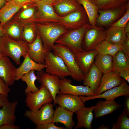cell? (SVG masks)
Segmentation results:
<instances>
[{
	"instance_id": "obj_1",
	"label": "cell",
	"mask_w": 129,
	"mask_h": 129,
	"mask_svg": "<svg viewBox=\"0 0 129 129\" xmlns=\"http://www.w3.org/2000/svg\"><path fill=\"white\" fill-rule=\"evenodd\" d=\"M29 44L23 40H17L5 35L0 38V52L3 56L11 58L17 65L21 64L22 57L28 54Z\"/></svg>"
},
{
	"instance_id": "obj_2",
	"label": "cell",
	"mask_w": 129,
	"mask_h": 129,
	"mask_svg": "<svg viewBox=\"0 0 129 129\" xmlns=\"http://www.w3.org/2000/svg\"><path fill=\"white\" fill-rule=\"evenodd\" d=\"M38 32L45 50L52 51L58 39L68 30L58 23L41 24L36 23Z\"/></svg>"
},
{
	"instance_id": "obj_3",
	"label": "cell",
	"mask_w": 129,
	"mask_h": 129,
	"mask_svg": "<svg viewBox=\"0 0 129 129\" xmlns=\"http://www.w3.org/2000/svg\"><path fill=\"white\" fill-rule=\"evenodd\" d=\"M91 26L88 23L78 28L68 30L60 36L55 43L65 46L73 54L82 50L83 39L86 31Z\"/></svg>"
},
{
	"instance_id": "obj_4",
	"label": "cell",
	"mask_w": 129,
	"mask_h": 129,
	"mask_svg": "<svg viewBox=\"0 0 129 129\" xmlns=\"http://www.w3.org/2000/svg\"><path fill=\"white\" fill-rule=\"evenodd\" d=\"M52 50L54 54L63 60L73 80L78 81H83L85 75L76 63L73 54L69 49L62 45L55 43Z\"/></svg>"
},
{
	"instance_id": "obj_5",
	"label": "cell",
	"mask_w": 129,
	"mask_h": 129,
	"mask_svg": "<svg viewBox=\"0 0 129 129\" xmlns=\"http://www.w3.org/2000/svg\"><path fill=\"white\" fill-rule=\"evenodd\" d=\"M44 64L46 72L61 79L70 76V74L63 60L51 51H47Z\"/></svg>"
},
{
	"instance_id": "obj_6",
	"label": "cell",
	"mask_w": 129,
	"mask_h": 129,
	"mask_svg": "<svg viewBox=\"0 0 129 129\" xmlns=\"http://www.w3.org/2000/svg\"><path fill=\"white\" fill-rule=\"evenodd\" d=\"M26 94V106L32 111L38 110L43 105L53 101L51 93L44 86L40 85L39 90L36 92H30Z\"/></svg>"
},
{
	"instance_id": "obj_7",
	"label": "cell",
	"mask_w": 129,
	"mask_h": 129,
	"mask_svg": "<svg viewBox=\"0 0 129 129\" xmlns=\"http://www.w3.org/2000/svg\"><path fill=\"white\" fill-rule=\"evenodd\" d=\"M58 23L69 30L78 28L89 23L86 13L83 7L79 10L60 16Z\"/></svg>"
},
{
	"instance_id": "obj_8",
	"label": "cell",
	"mask_w": 129,
	"mask_h": 129,
	"mask_svg": "<svg viewBox=\"0 0 129 129\" xmlns=\"http://www.w3.org/2000/svg\"><path fill=\"white\" fill-rule=\"evenodd\" d=\"M54 110L51 103L45 104L36 111L26 110L25 116L36 125L52 122Z\"/></svg>"
},
{
	"instance_id": "obj_9",
	"label": "cell",
	"mask_w": 129,
	"mask_h": 129,
	"mask_svg": "<svg viewBox=\"0 0 129 129\" xmlns=\"http://www.w3.org/2000/svg\"><path fill=\"white\" fill-rule=\"evenodd\" d=\"M35 4L38 11L35 22L41 24L59 22L60 16L56 12L52 5L42 0Z\"/></svg>"
},
{
	"instance_id": "obj_10",
	"label": "cell",
	"mask_w": 129,
	"mask_h": 129,
	"mask_svg": "<svg viewBox=\"0 0 129 129\" xmlns=\"http://www.w3.org/2000/svg\"><path fill=\"white\" fill-rule=\"evenodd\" d=\"M129 3L124 6L114 9L98 10L99 15L96 23L102 27H108L114 23L125 14Z\"/></svg>"
},
{
	"instance_id": "obj_11",
	"label": "cell",
	"mask_w": 129,
	"mask_h": 129,
	"mask_svg": "<svg viewBox=\"0 0 129 129\" xmlns=\"http://www.w3.org/2000/svg\"><path fill=\"white\" fill-rule=\"evenodd\" d=\"M37 80L41 85L44 86L49 91L55 104L56 97L59 94L61 79L57 76L49 74L43 70L38 71Z\"/></svg>"
},
{
	"instance_id": "obj_12",
	"label": "cell",
	"mask_w": 129,
	"mask_h": 129,
	"mask_svg": "<svg viewBox=\"0 0 129 129\" xmlns=\"http://www.w3.org/2000/svg\"><path fill=\"white\" fill-rule=\"evenodd\" d=\"M84 103L80 96L59 94L56 96L55 104L74 113L85 106Z\"/></svg>"
},
{
	"instance_id": "obj_13",
	"label": "cell",
	"mask_w": 129,
	"mask_h": 129,
	"mask_svg": "<svg viewBox=\"0 0 129 129\" xmlns=\"http://www.w3.org/2000/svg\"><path fill=\"white\" fill-rule=\"evenodd\" d=\"M70 79L65 78L61 79L59 94H67L77 96L92 97L96 94L88 86H75Z\"/></svg>"
},
{
	"instance_id": "obj_14",
	"label": "cell",
	"mask_w": 129,
	"mask_h": 129,
	"mask_svg": "<svg viewBox=\"0 0 129 129\" xmlns=\"http://www.w3.org/2000/svg\"><path fill=\"white\" fill-rule=\"evenodd\" d=\"M106 30L103 27L91 26L86 32L84 36L85 50L94 49L99 44L104 40Z\"/></svg>"
},
{
	"instance_id": "obj_15",
	"label": "cell",
	"mask_w": 129,
	"mask_h": 129,
	"mask_svg": "<svg viewBox=\"0 0 129 129\" xmlns=\"http://www.w3.org/2000/svg\"><path fill=\"white\" fill-rule=\"evenodd\" d=\"M129 95V86L125 80L120 85L107 90L102 93L92 97L80 96L85 102L91 100L98 98H103L106 100L115 99L116 98L122 96Z\"/></svg>"
},
{
	"instance_id": "obj_16",
	"label": "cell",
	"mask_w": 129,
	"mask_h": 129,
	"mask_svg": "<svg viewBox=\"0 0 129 129\" xmlns=\"http://www.w3.org/2000/svg\"><path fill=\"white\" fill-rule=\"evenodd\" d=\"M16 68L9 57L2 56L0 60V78L8 87L15 82Z\"/></svg>"
},
{
	"instance_id": "obj_17",
	"label": "cell",
	"mask_w": 129,
	"mask_h": 129,
	"mask_svg": "<svg viewBox=\"0 0 129 129\" xmlns=\"http://www.w3.org/2000/svg\"><path fill=\"white\" fill-rule=\"evenodd\" d=\"M97 54L94 49L90 51L84 49L73 54L76 63L85 76L88 72Z\"/></svg>"
},
{
	"instance_id": "obj_18",
	"label": "cell",
	"mask_w": 129,
	"mask_h": 129,
	"mask_svg": "<svg viewBox=\"0 0 129 129\" xmlns=\"http://www.w3.org/2000/svg\"><path fill=\"white\" fill-rule=\"evenodd\" d=\"M123 81V79L115 71L112 70L104 74L102 76L99 86L96 92V95L120 85Z\"/></svg>"
},
{
	"instance_id": "obj_19",
	"label": "cell",
	"mask_w": 129,
	"mask_h": 129,
	"mask_svg": "<svg viewBox=\"0 0 129 129\" xmlns=\"http://www.w3.org/2000/svg\"><path fill=\"white\" fill-rule=\"evenodd\" d=\"M37 11L35 3H33L21 8L12 18L24 26L35 22Z\"/></svg>"
},
{
	"instance_id": "obj_20",
	"label": "cell",
	"mask_w": 129,
	"mask_h": 129,
	"mask_svg": "<svg viewBox=\"0 0 129 129\" xmlns=\"http://www.w3.org/2000/svg\"><path fill=\"white\" fill-rule=\"evenodd\" d=\"M52 5L56 12L60 16L83 7L77 0H56Z\"/></svg>"
},
{
	"instance_id": "obj_21",
	"label": "cell",
	"mask_w": 129,
	"mask_h": 129,
	"mask_svg": "<svg viewBox=\"0 0 129 129\" xmlns=\"http://www.w3.org/2000/svg\"><path fill=\"white\" fill-rule=\"evenodd\" d=\"M122 104L117 103L115 99L99 100L94 106L93 110L95 119L98 118L105 115L111 114L121 108Z\"/></svg>"
},
{
	"instance_id": "obj_22",
	"label": "cell",
	"mask_w": 129,
	"mask_h": 129,
	"mask_svg": "<svg viewBox=\"0 0 129 129\" xmlns=\"http://www.w3.org/2000/svg\"><path fill=\"white\" fill-rule=\"evenodd\" d=\"M28 46V54L29 57L36 62L44 64L47 51L44 48L38 32L35 40L32 43L29 44Z\"/></svg>"
},
{
	"instance_id": "obj_23",
	"label": "cell",
	"mask_w": 129,
	"mask_h": 129,
	"mask_svg": "<svg viewBox=\"0 0 129 129\" xmlns=\"http://www.w3.org/2000/svg\"><path fill=\"white\" fill-rule=\"evenodd\" d=\"M94 108V106L89 107L84 106L75 113L76 115L77 123L75 129L82 128L92 129L93 118V112Z\"/></svg>"
},
{
	"instance_id": "obj_24",
	"label": "cell",
	"mask_w": 129,
	"mask_h": 129,
	"mask_svg": "<svg viewBox=\"0 0 129 129\" xmlns=\"http://www.w3.org/2000/svg\"><path fill=\"white\" fill-rule=\"evenodd\" d=\"M73 112L66 110L59 106L54 111L52 122L63 124L67 129H72L75 126L73 120Z\"/></svg>"
},
{
	"instance_id": "obj_25",
	"label": "cell",
	"mask_w": 129,
	"mask_h": 129,
	"mask_svg": "<svg viewBox=\"0 0 129 129\" xmlns=\"http://www.w3.org/2000/svg\"><path fill=\"white\" fill-rule=\"evenodd\" d=\"M17 101L9 102L0 108V127L5 124L15 125Z\"/></svg>"
},
{
	"instance_id": "obj_26",
	"label": "cell",
	"mask_w": 129,
	"mask_h": 129,
	"mask_svg": "<svg viewBox=\"0 0 129 129\" xmlns=\"http://www.w3.org/2000/svg\"><path fill=\"white\" fill-rule=\"evenodd\" d=\"M24 58L22 63L16 68V81L21 79L22 76L31 70L39 71L43 70L46 67L45 64L37 63L33 61L29 57L28 54Z\"/></svg>"
},
{
	"instance_id": "obj_27",
	"label": "cell",
	"mask_w": 129,
	"mask_h": 129,
	"mask_svg": "<svg viewBox=\"0 0 129 129\" xmlns=\"http://www.w3.org/2000/svg\"><path fill=\"white\" fill-rule=\"evenodd\" d=\"M23 27L19 22L12 18L2 26L4 35L17 40H23L22 36Z\"/></svg>"
},
{
	"instance_id": "obj_28",
	"label": "cell",
	"mask_w": 129,
	"mask_h": 129,
	"mask_svg": "<svg viewBox=\"0 0 129 129\" xmlns=\"http://www.w3.org/2000/svg\"><path fill=\"white\" fill-rule=\"evenodd\" d=\"M102 74L93 63L83 80L84 85L90 87L95 94L99 86Z\"/></svg>"
},
{
	"instance_id": "obj_29",
	"label": "cell",
	"mask_w": 129,
	"mask_h": 129,
	"mask_svg": "<svg viewBox=\"0 0 129 129\" xmlns=\"http://www.w3.org/2000/svg\"><path fill=\"white\" fill-rule=\"evenodd\" d=\"M126 37L124 28L110 26L106 30L104 40L113 44L121 45Z\"/></svg>"
},
{
	"instance_id": "obj_30",
	"label": "cell",
	"mask_w": 129,
	"mask_h": 129,
	"mask_svg": "<svg viewBox=\"0 0 129 129\" xmlns=\"http://www.w3.org/2000/svg\"><path fill=\"white\" fill-rule=\"evenodd\" d=\"M21 8L12 0L6 3L0 9V22L2 26L11 19Z\"/></svg>"
},
{
	"instance_id": "obj_31",
	"label": "cell",
	"mask_w": 129,
	"mask_h": 129,
	"mask_svg": "<svg viewBox=\"0 0 129 129\" xmlns=\"http://www.w3.org/2000/svg\"><path fill=\"white\" fill-rule=\"evenodd\" d=\"M113 56L108 54H98L95 56L94 63L103 74L113 70Z\"/></svg>"
},
{
	"instance_id": "obj_32",
	"label": "cell",
	"mask_w": 129,
	"mask_h": 129,
	"mask_svg": "<svg viewBox=\"0 0 129 129\" xmlns=\"http://www.w3.org/2000/svg\"><path fill=\"white\" fill-rule=\"evenodd\" d=\"M113 70L118 72L129 69V56L122 50L113 57Z\"/></svg>"
},
{
	"instance_id": "obj_33",
	"label": "cell",
	"mask_w": 129,
	"mask_h": 129,
	"mask_svg": "<svg viewBox=\"0 0 129 129\" xmlns=\"http://www.w3.org/2000/svg\"><path fill=\"white\" fill-rule=\"evenodd\" d=\"M95 5L98 10H104L121 7L129 3V0H88Z\"/></svg>"
},
{
	"instance_id": "obj_34",
	"label": "cell",
	"mask_w": 129,
	"mask_h": 129,
	"mask_svg": "<svg viewBox=\"0 0 129 129\" xmlns=\"http://www.w3.org/2000/svg\"><path fill=\"white\" fill-rule=\"evenodd\" d=\"M84 8L87 16L89 24L92 26H96L98 16L97 7L88 0H77Z\"/></svg>"
},
{
	"instance_id": "obj_35",
	"label": "cell",
	"mask_w": 129,
	"mask_h": 129,
	"mask_svg": "<svg viewBox=\"0 0 129 129\" xmlns=\"http://www.w3.org/2000/svg\"><path fill=\"white\" fill-rule=\"evenodd\" d=\"M94 49L98 54H108L113 56L119 51L121 50V45L113 44L104 40Z\"/></svg>"
},
{
	"instance_id": "obj_36",
	"label": "cell",
	"mask_w": 129,
	"mask_h": 129,
	"mask_svg": "<svg viewBox=\"0 0 129 129\" xmlns=\"http://www.w3.org/2000/svg\"><path fill=\"white\" fill-rule=\"evenodd\" d=\"M34 70H32L30 71L22 76L21 79L27 85V87L25 90L26 94L30 92H35L39 90V88L37 87L35 84V82L37 80V77L35 75Z\"/></svg>"
},
{
	"instance_id": "obj_37",
	"label": "cell",
	"mask_w": 129,
	"mask_h": 129,
	"mask_svg": "<svg viewBox=\"0 0 129 129\" xmlns=\"http://www.w3.org/2000/svg\"><path fill=\"white\" fill-rule=\"evenodd\" d=\"M38 33L35 22L25 25L24 26L22 32V40L29 44H31L35 40Z\"/></svg>"
},
{
	"instance_id": "obj_38",
	"label": "cell",
	"mask_w": 129,
	"mask_h": 129,
	"mask_svg": "<svg viewBox=\"0 0 129 129\" xmlns=\"http://www.w3.org/2000/svg\"><path fill=\"white\" fill-rule=\"evenodd\" d=\"M129 116L123 109L118 116L116 122L112 123L111 129H129Z\"/></svg>"
},
{
	"instance_id": "obj_39",
	"label": "cell",
	"mask_w": 129,
	"mask_h": 129,
	"mask_svg": "<svg viewBox=\"0 0 129 129\" xmlns=\"http://www.w3.org/2000/svg\"><path fill=\"white\" fill-rule=\"evenodd\" d=\"M129 5L127 7L126 12L124 15L117 21L112 24L110 26L124 28L127 23L129 21Z\"/></svg>"
},
{
	"instance_id": "obj_40",
	"label": "cell",
	"mask_w": 129,
	"mask_h": 129,
	"mask_svg": "<svg viewBox=\"0 0 129 129\" xmlns=\"http://www.w3.org/2000/svg\"><path fill=\"white\" fill-rule=\"evenodd\" d=\"M36 129H65V127L58 126L55 125L53 122L47 123L36 125Z\"/></svg>"
},
{
	"instance_id": "obj_41",
	"label": "cell",
	"mask_w": 129,
	"mask_h": 129,
	"mask_svg": "<svg viewBox=\"0 0 129 129\" xmlns=\"http://www.w3.org/2000/svg\"><path fill=\"white\" fill-rule=\"evenodd\" d=\"M11 90L7 86L4 81L0 78V93L8 97V94Z\"/></svg>"
},
{
	"instance_id": "obj_42",
	"label": "cell",
	"mask_w": 129,
	"mask_h": 129,
	"mask_svg": "<svg viewBox=\"0 0 129 129\" xmlns=\"http://www.w3.org/2000/svg\"><path fill=\"white\" fill-rule=\"evenodd\" d=\"M121 50L129 56V36L121 44Z\"/></svg>"
},
{
	"instance_id": "obj_43",
	"label": "cell",
	"mask_w": 129,
	"mask_h": 129,
	"mask_svg": "<svg viewBox=\"0 0 129 129\" xmlns=\"http://www.w3.org/2000/svg\"><path fill=\"white\" fill-rule=\"evenodd\" d=\"M12 0L19 6L21 8L34 3L32 0Z\"/></svg>"
},
{
	"instance_id": "obj_44",
	"label": "cell",
	"mask_w": 129,
	"mask_h": 129,
	"mask_svg": "<svg viewBox=\"0 0 129 129\" xmlns=\"http://www.w3.org/2000/svg\"><path fill=\"white\" fill-rule=\"evenodd\" d=\"M117 73L120 76L124 78L129 83V69L120 71Z\"/></svg>"
},
{
	"instance_id": "obj_45",
	"label": "cell",
	"mask_w": 129,
	"mask_h": 129,
	"mask_svg": "<svg viewBox=\"0 0 129 129\" xmlns=\"http://www.w3.org/2000/svg\"><path fill=\"white\" fill-rule=\"evenodd\" d=\"M8 97L0 93V108L10 102Z\"/></svg>"
},
{
	"instance_id": "obj_46",
	"label": "cell",
	"mask_w": 129,
	"mask_h": 129,
	"mask_svg": "<svg viewBox=\"0 0 129 129\" xmlns=\"http://www.w3.org/2000/svg\"><path fill=\"white\" fill-rule=\"evenodd\" d=\"M124 109L129 116V95L125 96Z\"/></svg>"
},
{
	"instance_id": "obj_47",
	"label": "cell",
	"mask_w": 129,
	"mask_h": 129,
	"mask_svg": "<svg viewBox=\"0 0 129 129\" xmlns=\"http://www.w3.org/2000/svg\"><path fill=\"white\" fill-rule=\"evenodd\" d=\"M20 127L18 126L11 124H5L0 127V129H19Z\"/></svg>"
},
{
	"instance_id": "obj_48",
	"label": "cell",
	"mask_w": 129,
	"mask_h": 129,
	"mask_svg": "<svg viewBox=\"0 0 129 129\" xmlns=\"http://www.w3.org/2000/svg\"><path fill=\"white\" fill-rule=\"evenodd\" d=\"M124 29L126 36H129V21L127 23Z\"/></svg>"
},
{
	"instance_id": "obj_49",
	"label": "cell",
	"mask_w": 129,
	"mask_h": 129,
	"mask_svg": "<svg viewBox=\"0 0 129 129\" xmlns=\"http://www.w3.org/2000/svg\"><path fill=\"white\" fill-rule=\"evenodd\" d=\"M109 128L108 125L105 126L104 124H102L101 126L98 128H96L97 129H108Z\"/></svg>"
},
{
	"instance_id": "obj_50",
	"label": "cell",
	"mask_w": 129,
	"mask_h": 129,
	"mask_svg": "<svg viewBox=\"0 0 129 129\" xmlns=\"http://www.w3.org/2000/svg\"><path fill=\"white\" fill-rule=\"evenodd\" d=\"M56 0H42L45 3L52 5V4Z\"/></svg>"
},
{
	"instance_id": "obj_51",
	"label": "cell",
	"mask_w": 129,
	"mask_h": 129,
	"mask_svg": "<svg viewBox=\"0 0 129 129\" xmlns=\"http://www.w3.org/2000/svg\"><path fill=\"white\" fill-rule=\"evenodd\" d=\"M5 0H0V9L5 5Z\"/></svg>"
},
{
	"instance_id": "obj_52",
	"label": "cell",
	"mask_w": 129,
	"mask_h": 129,
	"mask_svg": "<svg viewBox=\"0 0 129 129\" xmlns=\"http://www.w3.org/2000/svg\"><path fill=\"white\" fill-rule=\"evenodd\" d=\"M4 35V34L2 30V26L0 22V38Z\"/></svg>"
},
{
	"instance_id": "obj_53",
	"label": "cell",
	"mask_w": 129,
	"mask_h": 129,
	"mask_svg": "<svg viewBox=\"0 0 129 129\" xmlns=\"http://www.w3.org/2000/svg\"><path fill=\"white\" fill-rule=\"evenodd\" d=\"M42 0H32V1L34 3H35L38 2Z\"/></svg>"
},
{
	"instance_id": "obj_54",
	"label": "cell",
	"mask_w": 129,
	"mask_h": 129,
	"mask_svg": "<svg viewBox=\"0 0 129 129\" xmlns=\"http://www.w3.org/2000/svg\"><path fill=\"white\" fill-rule=\"evenodd\" d=\"M12 0H5L6 3L10 1H11Z\"/></svg>"
},
{
	"instance_id": "obj_55",
	"label": "cell",
	"mask_w": 129,
	"mask_h": 129,
	"mask_svg": "<svg viewBox=\"0 0 129 129\" xmlns=\"http://www.w3.org/2000/svg\"><path fill=\"white\" fill-rule=\"evenodd\" d=\"M2 56L3 55L0 52V60Z\"/></svg>"
}]
</instances>
